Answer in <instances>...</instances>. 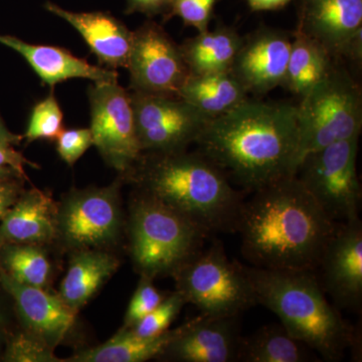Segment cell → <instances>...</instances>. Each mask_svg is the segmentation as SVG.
Returning <instances> with one entry per match:
<instances>
[{"instance_id": "cell-1", "label": "cell", "mask_w": 362, "mask_h": 362, "mask_svg": "<svg viewBox=\"0 0 362 362\" xmlns=\"http://www.w3.org/2000/svg\"><path fill=\"white\" fill-rule=\"evenodd\" d=\"M195 144L233 185L252 194L296 175L300 163L297 105L247 100L211 119Z\"/></svg>"}, {"instance_id": "cell-2", "label": "cell", "mask_w": 362, "mask_h": 362, "mask_svg": "<svg viewBox=\"0 0 362 362\" xmlns=\"http://www.w3.org/2000/svg\"><path fill=\"white\" fill-rule=\"evenodd\" d=\"M337 225L293 175L245 199L235 233L251 266L313 272Z\"/></svg>"}, {"instance_id": "cell-3", "label": "cell", "mask_w": 362, "mask_h": 362, "mask_svg": "<svg viewBox=\"0 0 362 362\" xmlns=\"http://www.w3.org/2000/svg\"><path fill=\"white\" fill-rule=\"evenodd\" d=\"M123 176L209 235L237 230L247 192L233 185L201 152L142 153Z\"/></svg>"}, {"instance_id": "cell-4", "label": "cell", "mask_w": 362, "mask_h": 362, "mask_svg": "<svg viewBox=\"0 0 362 362\" xmlns=\"http://www.w3.org/2000/svg\"><path fill=\"white\" fill-rule=\"evenodd\" d=\"M244 269L258 303L275 313L290 335L318 352L323 361H341L347 349H354L356 330L326 299L313 272Z\"/></svg>"}, {"instance_id": "cell-5", "label": "cell", "mask_w": 362, "mask_h": 362, "mask_svg": "<svg viewBox=\"0 0 362 362\" xmlns=\"http://www.w3.org/2000/svg\"><path fill=\"white\" fill-rule=\"evenodd\" d=\"M131 256L142 277L173 276L204 246L209 233L185 216L146 194L131 209Z\"/></svg>"}, {"instance_id": "cell-6", "label": "cell", "mask_w": 362, "mask_h": 362, "mask_svg": "<svg viewBox=\"0 0 362 362\" xmlns=\"http://www.w3.org/2000/svg\"><path fill=\"white\" fill-rule=\"evenodd\" d=\"M300 162L333 143L361 137L362 93L356 78L337 62L297 105Z\"/></svg>"}, {"instance_id": "cell-7", "label": "cell", "mask_w": 362, "mask_h": 362, "mask_svg": "<svg viewBox=\"0 0 362 362\" xmlns=\"http://www.w3.org/2000/svg\"><path fill=\"white\" fill-rule=\"evenodd\" d=\"M176 291L201 315H242L258 304L244 265L232 262L218 240L204 247L173 274Z\"/></svg>"}, {"instance_id": "cell-8", "label": "cell", "mask_w": 362, "mask_h": 362, "mask_svg": "<svg viewBox=\"0 0 362 362\" xmlns=\"http://www.w3.org/2000/svg\"><path fill=\"white\" fill-rule=\"evenodd\" d=\"M359 137L343 140L303 157L296 177L335 223L358 220L361 185L357 173Z\"/></svg>"}, {"instance_id": "cell-9", "label": "cell", "mask_w": 362, "mask_h": 362, "mask_svg": "<svg viewBox=\"0 0 362 362\" xmlns=\"http://www.w3.org/2000/svg\"><path fill=\"white\" fill-rule=\"evenodd\" d=\"M93 145L109 166L125 175L142 154L129 90L118 81L94 83L89 90Z\"/></svg>"}, {"instance_id": "cell-10", "label": "cell", "mask_w": 362, "mask_h": 362, "mask_svg": "<svg viewBox=\"0 0 362 362\" xmlns=\"http://www.w3.org/2000/svg\"><path fill=\"white\" fill-rule=\"evenodd\" d=\"M129 93L142 153L185 151L211 121L180 96Z\"/></svg>"}, {"instance_id": "cell-11", "label": "cell", "mask_w": 362, "mask_h": 362, "mask_svg": "<svg viewBox=\"0 0 362 362\" xmlns=\"http://www.w3.org/2000/svg\"><path fill=\"white\" fill-rule=\"evenodd\" d=\"M127 70L129 90L169 96H178L189 76L180 45L151 20L133 30Z\"/></svg>"}, {"instance_id": "cell-12", "label": "cell", "mask_w": 362, "mask_h": 362, "mask_svg": "<svg viewBox=\"0 0 362 362\" xmlns=\"http://www.w3.org/2000/svg\"><path fill=\"white\" fill-rule=\"evenodd\" d=\"M119 183L76 190L57 213V235L78 251L97 249L115 240L121 225Z\"/></svg>"}, {"instance_id": "cell-13", "label": "cell", "mask_w": 362, "mask_h": 362, "mask_svg": "<svg viewBox=\"0 0 362 362\" xmlns=\"http://www.w3.org/2000/svg\"><path fill=\"white\" fill-rule=\"evenodd\" d=\"M321 289L338 310L361 313L362 223L361 218L337 223L314 269Z\"/></svg>"}, {"instance_id": "cell-14", "label": "cell", "mask_w": 362, "mask_h": 362, "mask_svg": "<svg viewBox=\"0 0 362 362\" xmlns=\"http://www.w3.org/2000/svg\"><path fill=\"white\" fill-rule=\"evenodd\" d=\"M296 30L337 61L362 59V0H300Z\"/></svg>"}, {"instance_id": "cell-15", "label": "cell", "mask_w": 362, "mask_h": 362, "mask_svg": "<svg viewBox=\"0 0 362 362\" xmlns=\"http://www.w3.org/2000/svg\"><path fill=\"white\" fill-rule=\"evenodd\" d=\"M292 37L290 33L270 28H259L243 37L230 73L247 94L262 96L282 86Z\"/></svg>"}, {"instance_id": "cell-16", "label": "cell", "mask_w": 362, "mask_h": 362, "mask_svg": "<svg viewBox=\"0 0 362 362\" xmlns=\"http://www.w3.org/2000/svg\"><path fill=\"white\" fill-rule=\"evenodd\" d=\"M240 317L199 316L187 322L158 358L181 362H233L239 359Z\"/></svg>"}, {"instance_id": "cell-17", "label": "cell", "mask_w": 362, "mask_h": 362, "mask_svg": "<svg viewBox=\"0 0 362 362\" xmlns=\"http://www.w3.org/2000/svg\"><path fill=\"white\" fill-rule=\"evenodd\" d=\"M0 284L13 297L30 333L52 349L64 340L75 323L76 311L61 297L49 294L44 288L23 284L4 270L0 271Z\"/></svg>"}, {"instance_id": "cell-18", "label": "cell", "mask_w": 362, "mask_h": 362, "mask_svg": "<svg viewBox=\"0 0 362 362\" xmlns=\"http://www.w3.org/2000/svg\"><path fill=\"white\" fill-rule=\"evenodd\" d=\"M45 11L70 23L89 45L90 52L108 69H127L133 44V30L104 11L74 13L47 1Z\"/></svg>"}, {"instance_id": "cell-19", "label": "cell", "mask_w": 362, "mask_h": 362, "mask_svg": "<svg viewBox=\"0 0 362 362\" xmlns=\"http://www.w3.org/2000/svg\"><path fill=\"white\" fill-rule=\"evenodd\" d=\"M0 44L20 54L40 80L52 88L71 78H87L93 83L118 81L115 70L90 65L59 47L30 44L6 35H0Z\"/></svg>"}, {"instance_id": "cell-20", "label": "cell", "mask_w": 362, "mask_h": 362, "mask_svg": "<svg viewBox=\"0 0 362 362\" xmlns=\"http://www.w3.org/2000/svg\"><path fill=\"white\" fill-rule=\"evenodd\" d=\"M57 211L51 195L33 188L23 192L0 225V244L40 245L57 237Z\"/></svg>"}, {"instance_id": "cell-21", "label": "cell", "mask_w": 362, "mask_h": 362, "mask_svg": "<svg viewBox=\"0 0 362 362\" xmlns=\"http://www.w3.org/2000/svg\"><path fill=\"white\" fill-rule=\"evenodd\" d=\"M242 40L235 28L225 25L185 40L180 45L189 75L230 71Z\"/></svg>"}, {"instance_id": "cell-22", "label": "cell", "mask_w": 362, "mask_h": 362, "mask_svg": "<svg viewBox=\"0 0 362 362\" xmlns=\"http://www.w3.org/2000/svg\"><path fill=\"white\" fill-rule=\"evenodd\" d=\"M178 96L211 120L250 99L246 90L230 71L189 75Z\"/></svg>"}, {"instance_id": "cell-23", "label": "cell", "mask_w": 362, "mask_h": 362, "mask_svg": "<svg viewBox=\"0 0 362 362\" xmlns=\"http://www.w3.org/2000/svg\"><path fill=\"white\" fill-rule=\"evenodd\" d=\"M115 257L99 250H82L71 261L62 281L59 296L77 311L94 296L99 288L118 269Z\"/></svg>"}, {"instance_id": "cell-24", "label": "cell", "mask_w": 362, "mask_h": 362, "mask_svg": "<svg viewBox=\"0 0 362 362\" xmlns=\"http://www.w3.org/2000/svg\"><path fill=\"white\" fill-rule=\"evenodd\" d=\"M187 323L156 337H141L130 329L119 331L111 339L93 349L83 350L64 361L73 362H143L158 358L176 337L185 330Z\"/></svg>"}, {"instance_id": "cell-25", "label": "cell", "mask_w": 362, "mask_h": 362, "mask_svg": "<svg viewBox=\"0 0 362 362\" xmlns=\"http://www.w3.org/2000/svg\"><path fill=\"white\" fill-rule=\"evenodd\" d=\"M337 62L318 42L296 30L282 87L302 98L327 76Z\"/></svg>"}, {"instance_id": "cell-26", "label": "cell", "mask_w": 362, "mask_h": 362, "mask_svg": "<svg viewBox=\"0 0 362 362\" xmlns=\"http://www.w3.org/2000/svg\"><path fill=\"white\" fill-rule=\"evenodd\" d=\"M309 349L304 343L290 335L282 324H270L250 337H243L238 361H312L314 356Z\"/></svg>"}, {"instance_id": "cell-27", "label": "cell", "mask_w": 362, "mask_h": 362, "mask_svg": "<svg viewBox=\"0 0 362 362\" xmlns=\"http://www.w3.org/2000/svg\"><path fill=\"white\" fill-rule=\"evenodd\" d=\"M0 259L2 270L14 280L45 289L51 274V264L47 254L37 245L4 244Z\"/></svg>"}, {"instance_id": "cell-28", "label": "cell", "mask_w": 362, "mask_h": 362, "mask_svg": "<svg viewBox=\"0 0 362 362\" xmlns=\"http://www.w3.org/2000/svg\"><path fill=\"white\" fill-rule=\"evenodd\" d=\"M64 130V113L54 92L35 104L30 114L25 138L35 140H56Z\"/></svg>"}, {"instance_id": "cell-29", "label": "cell", "mask_w": 362, "mask_h": 362, "mask_svg": "<svg viewBox=\"0 0 362 362\" xmlns=\"http://www.w3.org/2000/svg\"><path fill=\"white\" fill-rule=\"evenodd\" d=\"M185 303L187 302L180 292L175 291L168 295L154 310L147 314L139 322L130 328V330L141 337L161 334L168 330L169 326L175 320Z\"/></svg>"}, {"instance_id": "cell-30", "label": "cell", "mask_w": 362, "mask_h": 362, "mask_svg": "<svg viewBox=\"0 0 362 362\" xmlns=\"http://www.w3.org/2000/svg\"><path fill=\"white\" fill-rule=\"evenodd\" d=\"M51 346L32 333H21L7 345L4 361L11 362H61Z\"/></svg>"}, {"instance_id": "cell-31", "label": "cell", "mask_w": 362, "mask_h": 362, "mask_svg": "<svg viewBox=\"0 0 362 362\" xmlns=\"http://www.w3.org/2000/svg\"><path fill=\"white\" fill-rule=\"evenodd\" d=\"M221 0H171L170 8L164 21L178 16L187 26L197 32L209 30L214 8Z\"/></svg>"}, {"instance_id": "cell-32", "label": "cell", "mask_w": 362, "mask_h": 362, "mask_svg": "<svg viewBox=\"0 0 362 362\" xmlns=\"http://www.w3.org/2000/svg\"><path fill=\"white\" fill-rule=\"evenodd\" d=\"M165 297L154 287L151 279L142 277L126 312L123 329L132 328L147 314L154 310Z\"/></svg>"}, {"instance_id": "cell-33", "label": "cell", "mask_w": 362, "mask_h": 362, "mask_svg": "<svg viewBox=\"0 0 362 362\" xmlns=\"http://www.w3.org/2000/svg\"><path fill=\"white\" fill-rule=\"evenodd\" d=\"M56 140L59 156L70 166H73L93 145L90 128L64 129Z\"/></svg>"}, {"instance_id": "cell-34", "label": "cell", "mask_w": 362, "mask_h": 362, "mask_svg": "<svg viewBox=\"0 0 362 362\" xmlns=\"http://www.w3.org/2000/svg\"><path fill=\"white\" fill-rule=\"evenodd\" d=\"M125 13H142L151 18L162 16L165 18L170 8L171 0H126Z\"/></svg>"}, {"instance_id": "cell-35", "label": "cell", "mask_w": 362, "mask_h": 362, "mask_svg": "<svg viewBox=\"0 0 362 362\" xmlns=\"http://www.w3.org/2000/svg\"><path fill=\"white\" fill-rule=\"evenodd\" d=\"M21 177H0V221L21 197Z\"/></svg>"}, {"instance_id": "cell-36", "label": "cell", "mask_w": 362, "mask_h": 362, "mask_svg": "<svg viewBox=\"0 0 362 362\" xmlns=\"http://www.w3.org/2000/svg\"><path fill=\"white\" fill-rule=\"evenodd\" d=\"M30 165L35 168V164L32 163L23 156V154L13 149V145L0 142V168H9L18 171L20 175L25 176V165Z\"/></svg>"}, {"instance_id": "cell-37", "label": "cell", "mask_w": 362, "mask_h": 362, "mask_svg": "<svg viewBox=\"0 0 362 362\" xmlns=\"http://www.w3.org/2000/svg\"><path fill=\"white\" fill-rule=\"evenodd\" d=\"M254 11H276L283 8L292 0H247Z\"/></svg>"}, {"instance_id": "cell-38", "label": "cell", "mask_w": 362, "mask_h": 362, "mask_svg": "<svg viewBox=\"0 0 362 362\" xmlns=\"http://www.w3.org/2000/svg\"><path fill=\"white\" fill-rule=\"evenodd\" d=\"M23 139L21 136L13 134L11 131L7 129L6 124L0 117V142L7 143V144L14 145L18 144Z\"/></svg>"}, {"instance_id": "cell-39", "label": "cell", "mask_w": 362, "mask_h": 362, "mask_svg": "<svg viewBox=\"0 0 362 362\" xmlns=\"http://www.w3.org/2000/svg\"><path fill=\"white\" fill-rule=\"evenodd\" d=\"M14 176H16V177H25V176L20 175L18 171L14 170L13 168H0V177H14Z\"/></svg>"}]
</instances>
